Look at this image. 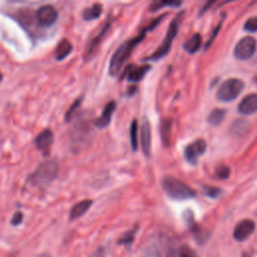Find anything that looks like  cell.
I'll list each match as a JSON object with an SVG mask.
<instances>
[{"label": "cell", "mask_w": 257, "mask_h": 257, "mask_svg": "<svg viewBox=\"0 0 257 257\" xmlns=\"http://www.w3.org/2000/svg\"><path fill=\"white\" fill-rule=\"evenodd\" d=\"M73 52V44L68 39H62L56 46L55 52V57L56 60L60 61L66 59Z\"/></svg>", "instance_id": "19"}, {"label": "cell", "mask_w": 257, "mask_h": 257, "mask_svg": "<svg viewBox=\"0 0 257 257\" xmlns=\"http://www.w3.org/2000/svg\"><path fill=\"white\" fill-rule=\"evenodd\" d=\"M244 29L248 32H257V18H251L244 23Z\"/></svg>", "instance_id": "31"}, {"label": "cell", "mask_w": 257, "mask_h": 257, "mask_svg": "<svg viewBox=\"0 0 257 257\" xmlns=\"http://www.w3.org/2000/svg\"><path fill=\"white\" fill-rule=\"evenodd\" d=\"M255 83H256V84H257V77H256V78H255Z\"/></svg>", "instance_id": "39"}, {"label": "cell", "mask_w": 257, "mask_h": 257, "mask_svg": "<svg viewBox=\"0 0 257 257\" xmlns=\"http://www.w3.org/2000/svg\"><path fill=\"white\" fill-rule=\"evenodd\" d=\"M223 191L218 188V187H214V186H204V194L211 198V199H217L222 195Z\"/></svg>", "instance_id": "27"}, {"label": "cell", "mask_w": 257, "mask_h": 257, "mask_svg": "<svg viewBox=\"0 0 257 257\" xmlns=\"http://www.w3.org/2000/svg\"><path fill=\"white\" fill-rule=\"evenodd\" d=\"M146 35H147V31L144 28L137 37L128 39L127 41H125L122 45H120L117 48V51L114 53V55H112L110 60L109 73L111 76H117L120 73L121 70L124 67V64L128 60V58L131 57L132 53L134 52L135 48L144 40Z\"/></svg>", "instance_id": "1"}, {"label": "cell", "mask_w": 257, "mask_h": 257, "mask_svg": "<svg viewBox=\"0 0 257 257\" xmlns=\"http://www.w3.org/2000/svg\"><path fill=\"white\" fill-rule=\"evenodd\" d=\"M117 108V105H116V102L115 101H110L109 102L104 110H103V114L100 118H98L95 120L94 122V125L98 127L99 128H107L110 123V120H111V117H112V114H114V111Z\"/></svg>", "instance_id": "16"}, {"label": "cell", "mask_w": 257, "mask_h": 257, "mask_svg": "<svg viewBox=\"0 0 257 257\" xmlns=\"http://www.w3.org/2000/svg\"><path fill=\"white\" fill-rule=\"evenodd\" d=\"M59 173V167L55 161H45L32 173L28 182L35 187H44L53 183Z\"/></svg>", "instance_id": "2"}, {"label": "cell", "mask_w": 257, "mask_h": 257, "mask_svg": "<svg viewBox=\"0 0 257 257\" xmlns=\"http://www.w3.org/2000/svg\"><path fill=\"white\" fill-rule=\"evenodd\" d=\"M216 175L221 180L228 179L230 176V168L225 165H220L216 168Z\"/></svg>", "instance_id": "28"}, {"label": "cell", "mask_w": 257, "mask_h": 257, "mask_svg": "<svg viewBox=\"0 0 257 257\" xmlns=\"http://www.w3.org/2000/svg\"><path fill=\"white\" fill-rule=\"evenodd\" d=\"M38 257H52V256H51V254H48V253H42Z\"/></svg>", "instance_id": "36"}, {"label": "cell", "mask_w": 257, "mask_h": 257, "mask_svg": "<svg viewBox=\"0 0 257 257\" xmlns=\"http://www.w3.org/2000/svg\"><path fill=\"white\" fill-rule=\"evenodd\" d=\"M172 126H173V121L170 118H165L161 121V125H160L161 139H162L164 146L166 147H170L172 143Z\"/></svg>", "instance_id": "17"}, {"label": "cell", "mask_w": 257, "mask_h": 257, "mask_svg": "<svg viewBox=\"0 0 257 257\" xmlns=\"http://www.w3.org/2000/svg\"><path fill=\"white\" fill-rule=\"evenodd\" d=\"M201 44H202V37L199 34H195L193 35L189 38V40L184 44V50L189 55L196 54L201 48Z\"/></svg>", "instance_id": "21"}, {"label": "cell", "mask_w": 257, "mask_h": 257, "mask_svg": "<svg viewBox=\"0 0 257 257\" xmlns=\"http://www.w3.org/2000/svg\"><path fill=\"white\" fill-rule=\"evenodd\" d=\"M237 123L239 125V127H236L235 125H232L231 128H232V132L234 134H242L243 131H247V128H248V123L245 122V120H237Z\"/></svg>", "instance_id": "29"}, {"label": "cell", "mask_w": 257, "mask_h": 257, "mask_svg": "<svg viewBox=\"0 0 257 257\" xmlns=\"http://www.w3.org/2000/svg\"><path fill=\"white\" fill-rule=\"evenodd\" d=\"M150 70L151 66H149V64H143V66L131 64V66H128L126 68V70L121 75V79L126 78L131 83H138L141 82Z\"/></svg>", "instance_id": "10"}, {"label": "cell", "mask_w": 257, "mask_h": 257, "mask_svg": "<svg viewBox=\"0 0 257 257\" xmlns=\"http://www.w3.org/2000/svg\"><path fill=\"white\" fill-rule=\"evenodd\" d=\"M221 25H222V23L220 22L219 24H218V26L214 29V31H213V34H212V36H211V37L210 38H209V40H208V42L206 43V45H205V48H206V50H207V48L209 47V46H210L211 44H212V42L214 41V39H215V37L218 36V32H219V30H220V28H221Z\"/></svg>", "instance_id": "34"}, {"label": "cell", "mask_w": 257, "mask_h": 257, "mask_svg": "<svg viewBox=\"0 0 257 257\" xmlns=\"http://www.w3.org/2000/svg\"><path fill=\"white\" fill-rule=\"evenodd\" d=\"M23 220V213L20 211L15 212L12 219H11V224L14 225V226H18Z\"/></svg>", "instance_id": "33"}, {"label": "cell", "mask_w": 257, "mask_h": 257, "mask_svg": "<svg viewBox=\"0 0 257 257\" xmlns=\"http://www.w3.org/2000/svg\"><path fill=\"white\" fill-rule=\"evenodd\" d=\"M137 92V87L136 86H134V87H131V88H128V95H130V96H132L135 92Z\"/></svg>", "instance_id": "35"}, {"label": "cell", "mask_w": 257, "mask_h": 257, "mask_svg": "<svg viewBox=\"0 0 257 257\" xmlns=\"http://www.w3.org/2000/svg\"><path fill=\"white\" fill-rule=\"evenodd\" d=\"M162 187L166 194L173 200L184 201L196 197V192L188 184L175 178L167 176L162 180Z\"/></svg>", "instance_id": "3"}, {"label": "cell", "mask_w": 257, "mask_h": 257, "mask_svg": "<svg viewBox=\"0 0 257 257\" xmlns=\"http://www.w3.org/2000/svg\"><path fill=\"white\" fill-rule=\"evenodd\" d=\"M165 16H166V14H163V15H161L160 18H155L153 21H151V22L149 23V25H148L146 28H145V29H146L147 32H148V31H152L153 29H155V28L159 25V23H160L161 21H162V20L164 19Z\"/></svg>", "instance_id": "32"}, {"label": "cell", "mask_w": 257, "mask_h": 257, "mask_svg": "<svg viewBox=\"0 0 257 257\" xmlns=\"http://www.w3.org/2000/svg\"><path fill=\"white\" fill-rule=\"evenodd\" d=\"M225 116H226V110L222 109H215L209 114L207 121L211 126L216 127L223 122Z\"/></svg>", "instance_id": "22"}, {"label": "cell", "mask_w": 257, "mask_h": 257, "mask_svg": "<svg viewBox=\"0 0 257 257\" xmlns=\"http://www.w3.org/2000/svg\"><path fill=\"white\" fill-rule=\"evenodd\" d=\"M241 257H251V254L250 253H248V252H245L242 256H241Z\"/></svg>", "instance_id": "37"}, {"label": "cell", "mask_w": 257, "mask_h": 257, "mask_svg": "<svg viewBox=\"0 0 257 257\" xmlns=\"http://www.w3.org/2000/svg\"><path fill=\"white\" fill-rule=\"evenodd\" d=\"M184 219L190 228L193 237H194V239L196 240V242L198 244H205L209 240V238H210V232H209L207 229L199 226V225L195 222L194 215H193V213L190 210L184 213Z\"/></svg>", "instance_id": "7"}, {"label": "cell", "mask_w": 257, "mask_h": 257, "mask_svg": "<svg viewBox=\"0 0 257 257\" xmlns=\"http://www.w3.org/2000/svg\"><path fill=\"white\" fill-rule=\"evenodd\" d=\"M206 148L207 145L203 139H198L189 144L184 151V157L187 160V162L191 165H196L199 158L205 153Z\"/></svg>", "instance_id": "9"}, {"label": "cell", "mask_w": 257, "mask_h": 257, "mask_svg": "<svg viewBox=\"0 0 257 257\" xmlns=\"http://www.w3.org/2000/svg\"><path fill=\"white\" fill-rule=\"evenodd\" d=\"M238 111L241 115L250 116L257 112V93H250L238 105Z\"/></svg>", "instance_id": "13"}, {"label": "cell", "mask_w": 257, "mask_h": 257, "mask_svg": "<svg viewBox=\"0 0 257 257\" xmlns=\"http://www.w3.org/2000/svg\"><path fill=\"white\" fill-rule=\"evenodd\" d=\"M179 256L180 257H198L195 251L193 250L191 247H189L188 245L181 246L179 250Z\"/></svg>", "instance_id": "30"}, {"label": "cell", "mask_w": 257, "mask_h": 257, "mask_svg": "<svg viewBox=\"0 0 257 257\" xmlns=\"http://www.w3.org/2000/svg\"><path fill=\"white\" fill-rule=\"evenodd\" d=\"M103 13V5L101 3H94L85 9L83 12V18L86 21H92L98 19Z\"/></svg>", "instance_id": "20"}, {"label": "cell", "mask_w": 257, "mask_h": 257, "mask_svg": "<svg viewBox=\"0 0 257 257\" xmlns=\"http://www.w3.org/2000/svg\"><path fill=\"white\" fill-rule=\"evenodd\" d=\"M244 89L243 80L239 78H229L219 87L217 91V99L220 102L228 103L236 100Z\"/></svg>", "instance_id": "5"}, {"label": "cell", "mask_w": 257, "mask_h": 257, "mask_svg": "<svg viewBox=\"0 0 257 257\" xmlns=\"http://www.w3.org/2000/svg\"><path fill=\"white\" fill-rule=\"evenodd\" d=\"M2 78H3V74H2L1 73H0V83H1V80H2Z\"/></svg>", "instance_id": "38"}, {"label": "cell", "mask_w": 257, "mask_h": 257, "mask_svg": "<svg viewBox=\"0 0 257 257\" xmlns=\"http://www.w3.org/2000/svg\"><path fill=\"white\" fill-rule=\"evenodd\" d=\"M138 131H139V125L138 121L134 119L131 123L130 127V142H131V147L134 152H137L139 147V140H138Z\"/></svg>", "instance_id": "24"}, {"label": "cell", "mask_w": 257, "mask_h": 257, "mask_svg": "<svg viewBox=\"0 0 257 257\" xmlns=\"http://www.w3.org/2000/svg\"><path fill=\"white\" fill-rule=\"evenodd\" d=\"M141 146L144 155L147 158H150L152 149V132L150 122L147 118L143 119L141 125Z\"/></svg>", "instance_id": "12"}, {"label": "cell", "mask_w": 257, "mask_h": 257, "mask_svg": "<svg viewBox=\"0 0 257 257\" xmlns=\"http://www.w3.org/2000/svg\"><path fill=\"white\" fill-rule=\"evenodd\" d=\"M182 1H163V0H156L153 1L150 6L149 10L151 12H157L158 10L162 9L165 6H170V7H179L182 5Z\"/></svg>", "instance_id": "23"}, {"label": "cell", "mask_w": 257, "mask_h": 257, "mask_svg": "<svg viewBox=\"0 0 257 257\" xmlns=\"http://www.w3.org/2000/svg\"><path fill=\"white\" fill-rule=\"evenodd\" d=\"M37 23L44 27L53 26L58 19V12L53 5H43L36 12Z\"/></svg>", "instance_id": "8"}, {"label": "cell", "mask_w": 257, "mask_h": 257, "mask_svg": "<svg viewBox=\"0 0 257 257\" xmlns=\"http://www.w3.org/2000/svg\"><path fill=\"white\" fill-rule=\"evenodd\" d=\"M257 42L252 37L241 38L234 48V56L239 60H247L253 56L256 52Z\"/></svg>", "instance_id": "6"}, {"label": "cell", "mask_w": 257, "mask_h": 257, "mask_svg": "<svg viewBox=\"0 0 257 257\" xmlns=\"http://www.w3.org/2000/svg\"><path fill=\"white\" fill-rule=\"evenodd\" d=\"M110 25H111L110 21H107V22L105 23V25L103 26L102 30L100 31V34H99L98 36H96L95 37H93V38L92 39V41H91V43H90V45H89V48H88L87 55H86V57H87L88 59H91L92 57H93V55H95V53L98 52L99 46H100L102 40H103V39L105 38V37L108 35V32H109L110 28Z\"/></svg>", "instance_id": "14"}, {"label": "cell", "mask_w": 257, "mask_h": 257, "mask_svg": "<svg viewBox=\"0 0 257 257\" xmlns=\"http://www.w3.org/2000/svg\"><path fill=\"white\" fill-rule=\"evenodd\" d=\"M137 230H138V228L136 227V228L131 229L130 231L126 232L123 235V237L119 240V243L120 244H124V245H131L134 242V240H135V236H136Z\"/></svg>", "instance_id": "26"}, {"label": "cell", "mask_w": 257, "mask_h": 257, "mask_svg": "<svg viewBox=\"0 0 257 257\" xmlns=\"http://www.w3.org/2000/svg\"><path fill=\"white\" fill-rule=\"evenodd\" d=\"M82 102H83V98H79V99L75 100V101L73 102V104L70 107V109L68 110L67 114H66V117H64V120H66L67 123L71 122L72 119L74 117V115L76 114L77 110L79 109L80 105H82Z\"/></svg>", "instance_id": "25"}, {"label": "cell", "mask_w": 257, "mask_h": 257, "mask_svg": "<svg viewBox=\"0 0 257 257\" xmlns=\"http://www.w3.org/2000/svg\"><path fill=\"white\" fill-rule=\"evenodd\" d=\"M184 15H185V11L182 10L175 16V18L171 21V24L167 31L166 37L164 38L163 42L161 43V45L158 47V50L153 55H151L150 56L146 58H144V61H157L161 58L165 57L168 55V53L171 50L174 38L176 37L177 35H178V30L184 18Z\"/></svg>", "instance_id": "4"}, {"label": "cell", "mask_w": 257, "mask_h": 257, "mask_svg": "<svg viewBox=\"0 0 257 257\" xmlns=\"http://www.w3.org/2000/svg\"><path fill=\"white\" fill-rule=\"evenodd\" d=\"M54 140H55V137H54V133L52 132V130H50V128H45V130H43L37 136L35 143L38 150L42 152H47L52 147Z\"/></svg>", "instance_id": "15"}, {"label": "cell", "mask_w": 257, "mask_h": 257, "mask_svg": "<svg viewBox=\"0 0 257 257\" xmlns=\"http://www.w3.org/2000/svg\"><path fill=\"white\" fill-rule=\"evenodd\" d=\"M255 227V222L251 219H244L240 221L234 228L233 238L238 242H243L253 234Z\"/></svg>", "instance_id": "11"}, {"label": "cell", "mask_w": 257, "mask_h": 257, "mask_svg": "<svg viewBox=\"0 0 257 257\" xmlns=\"http://www.w3.org/2000/svg\"><path fill=\"white\" fill-rule=\"evenodd\" d=\"M92 203H93L92 200L87 199V200H83V201L76 203L75 205H73L71 210V213H70V220L73 221L85 215L89 211V209L91 208Z\"/></svg>", "instance_id": "18"}]
</instances>
